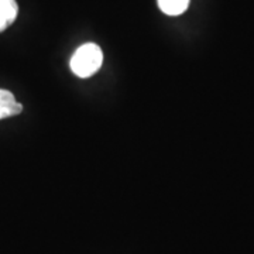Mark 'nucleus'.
Wrapping results in <instances>:
<instances>
[{
	"label": "nucleus",
	"mask_w": 254,
	"mask_h": 254,
	"mask_svg": "<svg viewBox=\"0 0 254 254\" xmlns=\"http://www.w3.org/2000/svg\"><path fill=\"white\" fill-rule=\"evenodd\" d=\"M103 54L99 46L89 43L79 47L71 58V69L79 78H88L99 71Z\"/></svg>",
	"instance_id": "obj_1"
},
{
	"label": "nucleus",
	"mask_w": 254,
	"mask_h": 254,
	"mask_svg": "<svg viewBox=\"0 0 254 254\" xmlns=\"http://www.w3.org/2000/svg\"><path fill=\"white\" fill-rule=\"evenodd\" d=\"M21 110H23V106L17 103V100L14 99L11 92L0 89V120L10 118V116H16L18 113H21Z\"/></svg>",
	"instance_id": "obj_2"
},
{
	"label": "nucleus",
	"mask_w": 254,
	"mask_h": 254,
	"mask_svg": "<svg viewBox=\"0 0 254 254\" xmlns=\"http://www.w3.org/2000/svg\"><path fill=\"white\" fill-rule=\"evenodd\" d=\"M18 6L16 0H0V33L16 20Z\"/></svg>",
	"instance_id": "obj_3"
},
{
	"label": "nucleus",
	"mask_w": 254,
	"mask_h": 254,
	"mask_svg": "<svg viewBox=\"0 0 254 254\" xmlns=\"http://www.w3.org/2000/svg\"><path fill=\"white\" fill-rule=\"evenodd\" d=\"M190 0H158L161 11L168 16H178L188 9Z\"/></svg>",
	"instance_id": "obj_4"
}]
</instances>
